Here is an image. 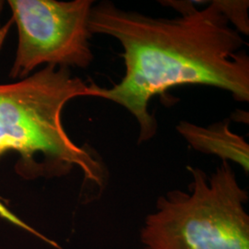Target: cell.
<instances>
[{
	"label": "cell",
	"instance_id": "cell-1",
	"mask_svg": "<svg viewBox=\"0 0 249 249\" xmlns=\"http://www.w3.org/2000/svg\"><path fill=\"white\" fill-rule=\"evenodd\" d=\"M177 9V18H153L117 8L109 1L93 5L91 35L115 38L122 45L124 75L111 88L93 84L91 97L124 107L137 120L139 143L157 134L158 122L149 111L156 95L184 85L224 89L238 102H249V56L240 34L216 0L204 9L194 1H159Z\"/></svg>",
	"mask_w": 249,
	"mask_h": 249
},
{
	"label": "cell",
	"instance_id": "cell-2",
	"mask_svg": "<svg viewBox=\"0 0 249 249\" xmlns=\"http://www.w3.org/2000/svg\"><path fill=\"white\" fill-rule=\"evenodd\" d=\"M93 83L72 76L71 69L45 66L25 79L0 84V157L17 152V171L26 178L61 177L74 168L89 185L103 191L107 171L98 153L80 146L67 133L65 106L91 97Z\"/></svg>",
	"mask_w": 249,
	"mask_h": 249
},
{
	"label": "cell",
	"instance_id": "cell-3",
	"mask_svg": "<svg viewBox=\"0 0 249 249\" xmlns=\"http://www.w3.org/2000/svg\"><path fill=\"white\" fill-rule=\"evenodd\" d=\"M188 192L172 190L158 198L141 231L147 249H249L248 191L223 161L211 176L190 167Z\"/></svg>",
	"mask_w": 249,
	"mask_h": 249
},
{
	"label": "cell",
	"instance_id": "cell-4",
	"mask_svg": "<svg viewBox=\"0 0 249 249\" xmlns=\"http://www.w3.org/2000/svg\"><path fill=\"white\" fill-rule=\"evenodd\" d=\"M18 43L10 71L25 79L41 65L86 69L93 60L89 39L91 0H9Z\"/></svg>",
	"mask_w": 249,
	"mask_h": 249
},
{
	"label": "cell",
	"instance_id": "cell-5",
	"mask_svg": "<svg viewBox=\"0 0 249 249\" xmlns=\"http://www.w3.org/2000/svg\"><path fill=\"white\" fill-rule=\"evenodd\" d=\"M230 120L224 119L209 126L180 121L177 131L196 151L215 155L223 161L234 162L246 173L249 170V145L244 137L230 129Z\"/></svg>",
	"mask_w": 249,
	"mask_h": 249
},
{
	"label": "cell",
	"instance_id": "cell-6",
	"mask_svg": "<svg viewBox=\"0 0 249 249\" xmlns=\"http://www.w3.org/2000/svg\"><path fill=\"white\" fill-rule=\"evenodd\" d=\"M217 5L231 26L240 34H249L248 0H216Z\"/></svg>",
	"mask_w": 249,
	"mask_h": 249
},
{
	"label": "cell",
	"instance_id": "cell-7",
	"mask_svg": "<svg viewBox=\"0 0 249 249\" xmlns=\"http://www.w3.org/2000/svg\"><path fill=\"white\" fill-rule=\"evenodd\" d=\"M3 7H4V1H0V15H1V13H2Z\"/></svg>",
	"mask_w": 249,
	"mask_h": 249
}]
</instances>
